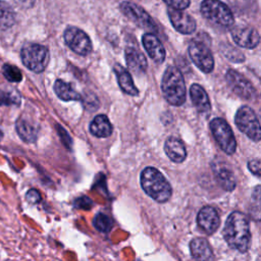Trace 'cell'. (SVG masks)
<instances>
[{
  "instance_id": "cell-3",
  "label": "cell",
  "mask_w": 261,
  "mask_h": 261,
  "mask_svg": "<svg viewBox=\"0 0 261 261\" xmlns=\"http://www.w3.org/2000/svg\"><path fill=\"white\" fill-rule=\"evenodd\" d=\"M164 99L172 106H180L186 102L187 89L181 71L175 66H168L161 81Z\"/></svg>"
},
{
  "instance_id": "cell-6",
  "label": "cell",
  "mask_w": 261,
  "mask_h": 261,
  "mask_svg": "<svg viewBox=\"0 0 261 261\" xmlns=\"http://www.w3.org/2000/svg\"><path fill=\"white\" fill-rule=\"evenodd\" d=\"M237 127L254 142H259L261 139L260 122L255 111L247 105L241 106L234 116Z\"/></svg>"
},
{
  "instance_id": "cell-32",
  "label": "cell",
  "mask_w": 261,
  "mask_h": 261,
  "mask_svg": "<svg viewBox=\"0 0 261 261\" xmlns=\"http://www.w3.org/2000/svg\"><path fill=\"white\" fill-rule=\"evenodd\" d=\"M260 160L259 159H252L248 162V168L251 171V173H253L256 176H260Z\"/></svg>"
},
{
  "instance_id": "cell-13",
  "label": "cell",
  "mask_w": 261,
  "mask_h": 261,
  "mask_svg": "<svg viewBox=\"0 0 261 261\" xmlns=\"http://www.w3.org/2000/svg\"><path fill=\"white\" fill-rule=\"evenodd\" d=\"M167 15L176 32L184 35H190L195 32L197 23L194 17L189 13L184 12L182 10L168 8Z\"/></svg>"
},
{
  "instance_id": "cell-33",
  "label": "cell",
  "mask_w": 261,
  "mask_h": 261,
  "mask_svg": "<svg viewBox=\"0 0 261 261\" xmlns=\"http://www.w3.org/2000/svg\"><path fill=\"white\" fill-rule=\"evenodd\" d=\"M56 129L58 130V134H59V136H60V138H61L63 144H64L67 148H70V146H71V139H70L69 135L67 134V132H66L64 128H62L61 125H59V124L56 126Z\"/></svg>"
},
{
  "instance_id": "cell-8",
  "label": "cell",
  "mask_w": 261,
  "mask_h": 261,
  "mask_svg": "<svg viewBox=\"0 0 261 261\" xmlns=\"http://www.w3.org/2000/svg\"><path fill=\"white\" fill-rule=\"evenodd\" d=\"M63 38L69 49L77 55L87 56L93 50L90 37L83 30L76 27H67L63 33Z\"/></svg>"
},
{
  "instance_id": "cell-21",
  "label": "cell",
  "mask_w": 261,
  "mask_h": 261,
  "mask_svg": "<svg viewBox=\"0 0 261 261\" xmlns=\"http://www.w3.org/2000/svg\"><path fill=\"white\" fill-rule=\"evenodd\" d=\"M190 251L192 257L196 261H210L213 252L208 243L204 238H195L190 243Z\"/></svg>"
},
{
  "instance_id": "cell-19",
  "label": "cell",
  "mask_w": 261,
  "mask_h": 261,
  "mask_svg": "<svg viewBox=\"0 0 261 261\" xmlns=\"http://www.w3.org/2000/svg\"><path fill=\"white\" fill-rule=\"evenodd\" d=\"M164 152L174 163H181L187 158V150L181 140L176 137H169L164 143Z\"/></svg>"
},
{
  "instance_id": "cell-28",
  "label": "cell",
  "mask_w": 261,
  "mask_h": 261,
  "mask_svg": "<svg viewBox=\"0 0 261 261\" xmlns=\"http://www.w3.org/2000/svg\"><path fill=\"white\" fill-rule=\"evenodd\" d=\"M93 224L99 231L108 232L112 228L113 222L106 214L100 212L95 216L93 220Z\"/></svg>"
},
{
  "instance_id": "cell-1",
  "label": "cell",
  "mask_w": 261,
  "mask_h": 261,
  "mask_svg": "<svg viewBox=\"0 0 261 261\" xmlns=\"http://www.w3.org/2000/svg\"><path fill=\"white\" fill-rule=\"evenodd\" d=\"M222 234L230 248L241 253H246L251 243L248 217L240 211L231 212L225 221Z\"/></svg>"
},
{
  "instance_id": "cell-35",
  "label": "cell",
  "mask_w": 261,
  "mask_h": 261,
  "mask_svg": "<svg viewBox=\"0 0 261 261\" xmlns=\"http://www.w3.org/2000/svg\"><path fill=\"white\" fill-rule=\"evenodd\" d=\"M2 138H3V133L1 132V129H0V141L2 140Z\"/></svg>"
},
{
  "instance_id": "cell-4",
  "label": "cell",
  "mask_w": 261,
  "mask_h": 261,
  "mask_svg": "<svg viewBox=\"0 0 261 261\" xmlns=\"http://www.w3.org/2000/svg\"><path fill=\"white\" fill-rule=\"evenodd\" d=\"M22 64L30 70L40 73L45 70L49 63L50 54L46 46L31 43L25 44L20 51Z\"/></svg>"
},
{
  "instance_id": "cell-20",
  "label": "cell",
  "mask_w": 261,
  "mask_h": 261,
  "mask_svg": "<svg viewBox=\"0 0 261 261\" xmlns=\"http://www.w3.org/2000/svg\"><path fill=\"white\" fill-rule=\"evenodd\" d=\"M113 71L116 75L117 83H118L120 89L125 94H127L129 96H138L139 95V90L135 86L133 77L127 69L122 67L120 64L116 63L113 66Z\"/></svg>"
},
{
  "instance_id": "cell-10",
  "label": "cell",
  "mask_w": 261,
  "mask_h": 261,
  "mask_svg": "<svg viewBox=\"0 0 261 261\" xmlns=\"http://www.w3.org/2000/svg\"><path fill=\"white\" fill-rule=\"evenodd\" d=\"M119 9L127 18H129L138 27L150 30L152 32L157 31V27L152 17L150 16V14L143 7L137 5L136 3L123 1L119 4Z\"/></svg>"
},
{
  "instance_id": "cell-17",
  "label": "cell",
  "mask_w": 261,
  "mask_h": 261,
  "mask_svg": "<svg viewBox=\"0 0 261 261\" xmlns=\"http://www.w3.org/2000/svg\"><path fill=\"white\" fill-rule=\"evenodd\" d=\"M127 67L135 73L141 74L147 70L148 63L145 55L135 47L128 46L124 51Z\"/></svg>"
},
{
  "instance_id": "cell-14",
  "label": "cell",
  "mask_w": 261,
  "mask_h": 261,
  "mask_svg": "<svg viewBox=\"0 0 261 261\" xmlns=\"http://www.w3.org/2000/svg\"><path fill=\"white\" fill-rule=\"evenodd\" d=\"M211 168L216 180L223 190L232 191L236 188L237 180L234 173L225 162L213 161L211 163Z\"/></svg>"
},
{
  "instance_id": "cell-5",
  "label": "cell",
  "mask_w": 261,
  "mask_h": 261,
  "mask_svg": "<svg viewBox=\"0 0 261 261\" xmlns=\"http://www.w3.org/2000/svg\"><path fill=\"white\" fill-rule=\"evenodd\" d=\"M200 10L206 19L218 27L228 28L233 23L231 10L220 0H203Z\"/></svg>"
},
{
  "instance_id": "cell-12",
  "label": "cell",
  "mask_w": 261,
  "mask_h": 261,
  "mask_svg": "<svg viewBox=\"0 0 261 261\" xmlns=\"http://www.w3.org/2000/svg\"><path fill=\"white\" fill-rule=\"evenodd\" d=\"M230 34L234 43L246 49H254L260 42L259 33L248 25H236L230 30Z\"/></svg>"
},
{
  "instance_id": "cell-27",
  "label": "cell",
  "mask_w": 261,
  "mask_h": 261,
  "mask_svg": "<svg viewBox=\"0 0 261 261\" xmlns=\"http://www.w3.org/2000/svg\"><path fill=\"white\" fill-rule=\"evenodd\" d=\"M2 73L8 82L19 83L22 80V73L18 67L11 64H4L2 66Z\"/></svg>"
},
{
  "instance_id": "cell-31",
  "label": "cell",
  "mask_w": 261,
  "mask_h": 261,
  "mask_svg": "<svg viewBox=\"0 0 261 261\" xmlns=\"http://www.w3.org/2000/svg\"><path fill=\"white\" fill-rule=\"evenodd\" d=\"M170 8L176 10H184L191 4V0H163Z\"/></svg>"
},
{
  "instance_id": "cell-11",
  "label": "cell",
  "mask_w": 261,
  "mask_h": 261,
  "mask_svg": "<svg viewBox=\"0 0 261 261\" xmlns=\"http://www.w3.org/2000/svg\"><path fill=\"white\" fill-rule=\"evenodd\" d=\"M189 56L194 62V64L203 72L209 73L214 68V58L208 48L202 42H192L188 48Z\"/></svg>"
},
{
  "instance_id": "cell-9",
  "label": "cell",
  "mask_w": 261,
  "mask_h": 261,
  "mask_svg": "<svg viewBox=\"0 0 261 261\" xmlns=\"http://www.w3.org/2000/svg\"><path fill=\"white\" fill-rule=\"evenodd\" d=\"M225 81L231 91L245 100H254L257 92L252 83L242 73L234 69H228L225 73Z\"/></svg>"
},
{
  "instance_id": "cell-30",
  "label": "cell",
  "mask_w": 261,
  "mask_h": 261,
  "mask_svg": "<svg viewBox=\"0 0 261 261\" xmlns=\"http://www.w3.org/2000/svg\"><path fill=\"white\" fill-rule=\"evenodd\" d=\"M24 199L29 204L36 205L42 201V196H41V193L39 192V190L32 188L27 191V193L24 195Z\"/></svg>"
},
{
  "instance_id": "cell-22",
  "label": "cell",
  "mask_w": 261,
  "mask_h": 261,
  "mask_svg": "<svg viewBox=\"0 0 261 261\" xmlns=\"http://www.w3.org/2000/svg\"><path fill=\"white\" fill-rule=\"evenodd\" d=\"M90 133L97 138H106L112 134V125L105 114L96 115L90 123Z\"/></svg>"
},
{
  "instance_id": "cell-34",
  "label": "cell",
  "mask_w": 261,
  "mask_h": 261,
  "mask_svg": "<svg viewBox=\"0 0 261 261\" xmlns=\"http://www.w3.org/2000/svg\"><path fill=\"white\" fill-rule=\"evenodd\" d=\"M14 2L23 9H29L34 6L36 0H14Z\"/></svg>"
},
{
  "instance_id": "cell-25",
  "label": "cell",
  "mask_w": 261,
  "mask_h": 261,
  "mask_svg": "<svg viewBox=\"0 0 261 261\" xmlns=\"http://www.w3.org/2000/svg\"><path fill=\"white\" fill-rule=\"evenodd\" d=\"M15 22V12L6 1L0 0V29L11 28Z\"/></svg>"
},
{
  "instance_id": "cell-7",
  "label": "cell",
  "mask_w": 261,
  "mask_h": 261,
  "mask_svg": "<svg viewBox=\"0 0 261 261\" xmlns=\"http://www.w3.org/2000/svg\"><path fill=\"white\" fill-rule=\"evenodd\" d=\"M210 129L221 150L232 155L237 150V141L229 124L223 118L216 117L210 121Z\"/></svg>"
},
{
  "instance_id": "cell-16",
  "label": "cell",
  "mask_w": 261,
  "mask_h": 261,
  "mask_svg": "<svg viewBox=\"0 0 261 261\" xmlns=\"http://www.w3.org/2000/svg\"><path fill=\"white\" fill-rule=\"evenodd\" d=\"M198 225L208 234L217 230L220 224V218L217 210L212 206H205L201 208L197 215Z\"/></svg>"
},
{
  "instance_id": "cell-18",
  "label": "cell",
  "mask_w": 261,
  "mask_h": 261,
  "mask_svg": "<svg viewBox=\"0 0 261 261\" xmlns=\"http://www.w3.org/2000/svg\"><path fill=\"white\" fill-rule=\"evenodd\" d=\"M190 98L198 112L207 114L211 110V103L208 94L199 84H193L190 88Z\"/></svg>"
},
{
  "instance_id": "cell-2",
  "label": "cell",
  "mask_w": 261,
  "mask_h": 261,
  "mask_svg": "<svg viewBox=\"0 0 261 261\" xmlns=\"http://www.w3.org/2000/svg\"><path fill=\"white\" fill-rule=\"evenodd\" d=\"M144 192L158 203L167 202L172 195V188L165 176L155 167L148 166L143 169L140 176Z\"/></svg>"
},
{
  "instance_id": "cell-23",
  "label": "cell",
  "mask_w": 261,
  "mask_h": 261,
  "mask_svg": "<svg viewBox=\"0 0 261 261\" xmlns=\"http://www.w3.org/2000/svg\"><path fill=\"white\" fill-rule=\"evenodd\" d=\"M56 96L62 101H82L83 97L77 93L69 83L64 82L63 80H56L53 86Z\"/></svg>"
},
{
  "instance_id": "cell-24",
  "label": "cell",
  "mask_w": 261,
  "mask_h": 261,
  "mask_svg": "<svg viewBox=\"0 0 261 261\" xmlns=\"http://www.w3.org/2000/svg\"><path fill=\"white\" fill-rule=\"evenodd\" d=\"M15 129L19 138L25 143H35L38 138V129L29 120L19 117L15 122Z\"/></svg>"
},
{
  "instance_id": "cell-15",
  "label": "cell",
  "mask_w": 261,
  "mask_h": 261,
  "mask_svg": "<svg viewBox=\"0 0 261 261\" xmlns=\"http://www.w3.org/2000/svg\"><path fill=\"white\" fill-rule=\"evenodd\" d=\"M142 43L149 57L157 64L165 60V49L159 38L152 33H146L142 37Z\"/></svg>"
},
{
  "instance_id": "cell-26",
  "label": "cell",
  "mask_w": 261,
  "mask_h": 261,
  "mask_svg": "<svg viewBox=\"0 0 261 261\" xmlns=\"http://www.w3.org/2000/svg\"><path fill=\"white\" fill-rule=\"evenodd\" d=\"M220 50L222 54L232 62H243L245 60V55L230 43H222L220 45Z\"/></svg>"
},
{
  "instance_id": "cell-29",
  "label": "cell",
  "mask_w": 261,
  "mask_h": 261,
  "mask_svg": "<svg viewBox=\"0 0 261 261\" xmlns=\"http://www.w3.org/2000/svg\"><path fill=\"white\" fill-rule=\"evenodd\" d=\"M20 96L17 92H2L0 93V105H12L19 104Z\"/></svg>"
}]
</instances>
